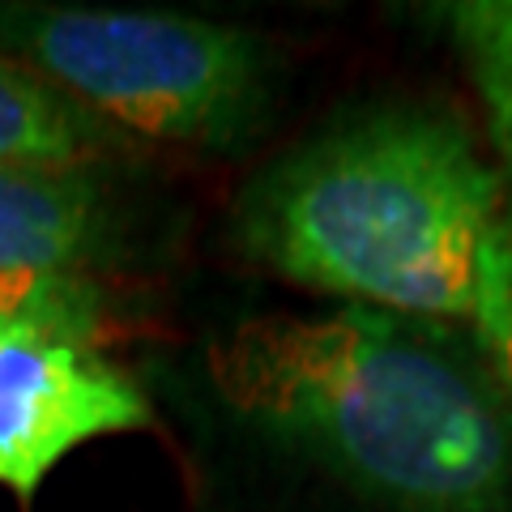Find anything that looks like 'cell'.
I'll return each instance as SVG.
<instances>
[{
    "label": "cell",
    "instance_id": "6da1fadb",
    "mask_svg": "<svg viewBox=\"0 0 512 512\" xmlns=\"http://www.w3.org/2000/svg\"><path fill=\"white\" fill-rule=\"evenodd\" d=\"M214 393L410 512H495L512 495V414L478 367L410 316L346 303L239 320L205 355Z\"/></svg>",
    "mask_w": 512,
    "mask_h": 512
},
{
    "label": "cell",
    "instance_id": "7a4b0ae2",
    "mask_svg": "<svg viewBox=\"0 0 512 512\" xmlns=\"http://www.w3.org/2000/svg\"><path fill=\"white\" fill-rule=\"evenodd\" d=\"M252 261L393 316L478 312L500 175L444 111L380 107L312 137L248 188L235 214Z\"/></svg>",
    "mask_w": 512,
    "mask_h": 512
},
{
    "label": "cell",
    "instance_id": "3957f363",
    "mask_svg": "<svg viewBox=\"0 0 512 512\" xmlns=\"http://www.w3.org/2000/svg\"><path fill=\"white\" fill-rule=\"evenodd\" d=\"M0 43L64 99L154 141L231 146L265 103L261 43L184 13L5 5Z\"/></svg>",
    "mask_w": 512,
    "mask_h": 512
},
{
    "label": "cell",
    "instance_id": "277c9868",
    "mask_svg": "<svg viewBox=\"0 0 512 512\" xmlns=\"http://www.w3.org/2000/svg\"><path fill=\"white\" fill-rule=\"evenodd\" d=\"M146 423V393L99 355L94 338L0 320V487L18 500H35L73 448Z\"/></svg>",
    "mask_w": 512,
    "mask_h": 512
},
{
    "label": "cell",
    "instance_id": "5b68a950",
    "mask_svg": "<svg viewBox=\"0 0 512 512\" xmlns=\"http://www.w3.org/2000/svg\"><path fill=\"white\" fill-rule=\"evenodd\" d=\"M103 248L99 184L82 167H0V320L94 338Z\"/></svg>",
    "mask_w": 512,
    "mask_h": 512
},
{
    "label": "cell",
    "instance_id": "8992f818",
    "mask_svg": "<svg viewBox=\"0 0 512 512\" xmlns=\"http://www.w3.org/2000/svg\"><path fill=\"white\" fill-rule=\"evenodd\" d=\"M90 124L22 60L0 56V167H77Z\"/></svg>",
    "mask_w": 512,
    "mask_h": 512
},
{
    "label": "cell",
    "instance_id": "52a82bcc",
    "mask_svg": "<svg viewBox=\"0 0 512 512\" xmlns=\"http://www.w3.org/2000/svg\"><path fill=\"white\" fill-rule=\"evenodd\" d=\"M444 26L487 107L495 154L512 184V0H461L444 5Z\"/></svg>",
    "mask_w": 512,
    "mask_h": 512
},
{
    "label": "cell",
    "instance_id": "ba28073f",
    "mask_svg": "<svg viewBox=\"0 0 512 512\" xmlns=\"http://www.w3.org/2000/svg\"><path fill=\"white\" fill-rule=\"evenodd\" d=\"M474 325H478V333H483L495 380H500V389L508 393V414H512V222H508L504 239L495 244L483 299H478V312H474Z\"/></svg>",
    "mask_w": 512,
    "mask_h": 512
}]
</instances>
